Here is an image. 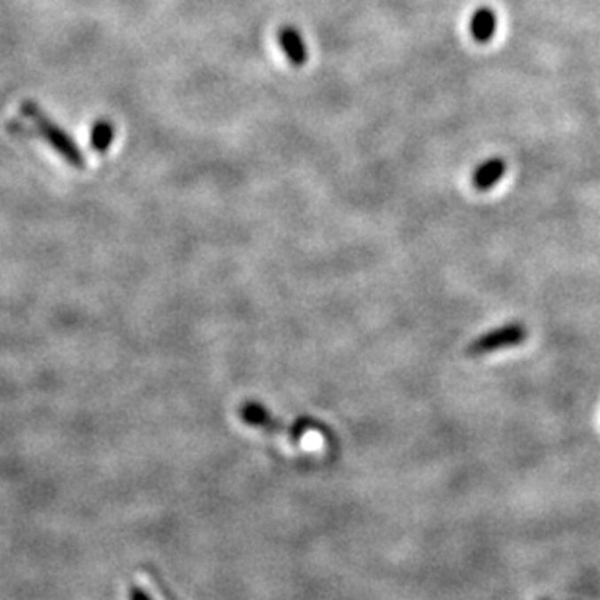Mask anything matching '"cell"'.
Here are the masks:
<instances>
[{"label": "cell", "mask_w": 600, "mask_h": 600, "mask_svg": "<svg viewBox=\"0 0 600 600\" xmlns=\"http://www.w3.org/2000/svg\"><path fill=\"white\" fill-rule=\"evenodd\" d=\"M131 600H152V598H150L144 591H140V588L133 587L131 588Z\"/></svg>", "instance_id": "52a82bcc"}, {"label": "cell", "mask_w": 600, "mask_h": 600, "mask_svg": "<svg viewBox=\"0 0 600 600\" xmlns=\"http://www.w3.org/2000/svg\"><path fill=\"white\" fill-rule=\"evenodd\" d=\"M468 29H470V35H473V39H474L476 43L486 45V43L492 42V39L497 34V14H496V10L489 8V6L476 8L473 18H470Z\"/></svg>", "instance_id": "3957f363"}, {"label": "cell", "mask_w": 600, "mask_h": 600, "mask_svg": "<svg viewBox=\"0 0 600 600\" xmlns=\"http://www.w3.org/2000/svg\"><path fill=\"white\" fill-rule=\"evenodd\" d=\"M507 172V164L504 158H489L486 159L484 164H480L474 173L473 179H470V183L480 193H486L489 188H494L499 181H502L504 175Z\"/></svg>", "instance_id": "277c9868"}, {"label": "cell", "mask_w": 600, "mask_h": 600, "mask_svg": "<svg viewBox=\"0 0 600 600\" xmlns=\"http://www.w3.org/2000/svg\"><path fill=\"white\" fill-rule=\"evenodd\" d=\"M278 45L282 49V53L286 55V61L299 68L307 63V47L302 34L297 32L294 26H284L278 32Z\"/></svg>", "instance_id": "7a4b0ae2"}, {"label": "cell", "mask_w": 600, "mask_h": 600, "mask_svg": "<svg viewBox=\"0 0 600 600\" xmlns=\"http://www.w3.org/2000/svg\"><path fill=\"white\" fill-rule=\"evenodd\" d=\"M19 112H22V115L27 117L29 121L37 127L42 138L65 159L68 165H73L76 169L86 167V158L82 154V150H80V146L74 142L73 138H70V135L61 125H57L51 117H49L45 112H42V107H39L35 102H32V99H26V102H22V105H19Z\"/></svg>", "instance_id": "6da1fadb"}, {"label": "cell", "mask_w": 600, "mask_h": 600, "mask_svg": "<svg viewBox=\"0 0 600 600\" xmlns=\"http://www.w3.org/2000/svg\"><path fill=\"white\" fill-rule=\"evenodd\" d=\"M115 140V127L105 121V119H99V121L92 127V135H89V142H92L94 152L97 154H107V150L112 148Z\"/></svg>", "instance_id": "8992f818"}, {"label": "cell", "mask_w": 600, "mask_h": 600, "mask_svg": "<svg viewBox=\"0 0 600 600\" xmlns=\"http://www.w3.org/2000/svg\"><path fill=\"white\" fill-rule=\"evenodd\" d=\"M523 340V331L519 327H505L502 331H496V333H489L486 336H482L480 340L473 344L470 348V352H489V350H497L502 346H513L517 342H521Z\"/></svg>", "instance_id": "5b68a950"}]
</instances>
